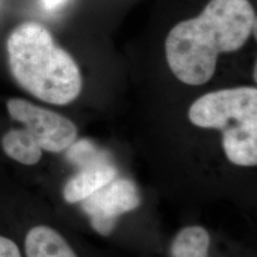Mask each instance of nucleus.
<instances>
[{"mask_svg":"<svg viewBox=\"0 0 257 257\" xmlns=\"http://www.w3.org/2000/svg\"><path fill=\"white\" fill-rule=\"evenodd\" d=\"M140 202L138 189L133 181L113 179L82 200L81 205L93 229L102 236H108L117 225L118 217L135 210Z\"/></svg>","mask_w":257,"mask_h":257,"instance_id":"5","label":"nucleus"},{"mask_svg":"<svg viewBox=\"0 0 257 257\" xmlns=\"http://www.w3.org/2000/svg\"><path fill=\"white\" fill-rule=\"evenodd\" d=\"M10 72L15 81L38 100L67 105L82 91L78 63L38 22H23L6 41Z\"/></svg>","mask_w":257,"mask_h":257,"instance_id":"2","label":"nucleus"},{"mask_svg":"<svg viewBox=\"0 0 257 257\" xmlns=\"http://www.w3.org/2000/svg\"><path fill=\"white\" fill-rule=\"evenodd\" d=\"M68 149V159L73 162L79 163V166H85L107 159L105 155H101V153L87 141H81L75 144L73 143Z\"/></svg>","mask_w":257,"mask_h":257,"instance_id":"10","label":"nucleus"},{"mask_svg":"<svg viewBox=\"0 0 257 257\" xmlns=\"http://www.w3.org/2000/svg\"><path fill=\"white\" fill-rule=\"evenodd\" d=\"M188 119L195 126L220 130L225 155L233 165L256 166V87L242 86L206 93L189 107Z\"/></svg>","mask_w":257,"mask_h":257,"instance_id":"3","label":"nucleus"},{"mask_svg":"<svg viewBox=\"0 0 257 257\" xmlns=\"http://www.w3.org/2000/svg\"><path fill=\"white\" fill-rule=\"evenodd\" d=\"M6 107L44 152L61 153L75 142L78 127L64 115L19 98L9 99Z\"/></svg>","mask_w":257,"mask_h":257,"instance_id":"4","label":"nucleus"},{"mask_svg":"<svg viewBox=\"0 0 257 257\" xmlns=\"http://www.w3.org/2000/svg\"><path fill=\"white\" fill-rule=\"evenodd\" d=\"M256 11L249 0H210L197 17L179 22L166 37L167 63L189 86L210 81L220 54L233 53L256 36Z\"/></svg>","mask_w":257,"mask_h":257,"instance_id":"1","label":"nucleus"},{"mask_svg":"<svg viewBox=\"0 0 257 257\" xmlns=\"http://www.w3.org/2000/svg\"><path fill=\"white\" fill-rule=\"evenodd\" d=\"M27 257H78L56 230L46 225L32 227L25 237Z\"/></svg>","mask_w":257,"mask_h":257,"instance_id":"7","label":"nucleus"},{"mask_svg":"<svg viewBox=\"0 0 257 257\" xmlns=\"http://www.w3.org/2000/svg\"><path fill=\"white\" fill-rule=\"evenodd\" d=\"M69 2L70 0H40L43 10H46L47 12H51V14L61 11Z\"/></svg>","mask_w":257,"mask_h":257,"instance_id":"12","label":"nucleus"},{"mask_svg":"<svg viewBox=\"0 0 257 257\" xmlns=\"http://www.w3.org/2000/svg\"><path fill=\"white\" fill-rule=\"evenodd\" d=\"M76 175L68 180L63 188V198L69 204L81 202L117 178V168L107 160L81 166Z\"/></svg>","mask_w":257,"mask_h":257,"instance_id":"6","label":"nucleus"},{"mask_svg":"<svg viewBox=\"0 0 257 257\" xmlns=\"http://www.w3.org/2000/svg\"><path fill=\"white\" fill-rule=\"evenodd\" d=\"M0 257H22L21 250L14 240L0 236Z\"/></svg>","mask_w":257,"mask_h":257,"instance_id":"11","label":"nucleus"},{"mask_svg":"<svg viewBox=\"0 0 257 257\" xmlns=\"http://www.w3.org/2000/svg\"><path fill=\"white\" fill-rule=\"evenodd\" d=\"M2 147L10 159L25 166L40 162L43 152L24 127L8 131L2 138Z\"/></svg>","mask_w":257,"mask_h":257,"instance_id":"8","label":"nucleus"},{"mask_svg":"<svg viewBox=\"0 0 257 257\" xmlns=\"http://www.w3.org/2000/svg\"><path fill=\"white\" fill-rule=\"evenodd\" d=\"M210 234L201 226H187L176 234L170 252L172 257H208Z\"/></svg>","mask_w":257,"mask_h":257,"instance_id":"9","label":"nucleus"}]
</instances>
